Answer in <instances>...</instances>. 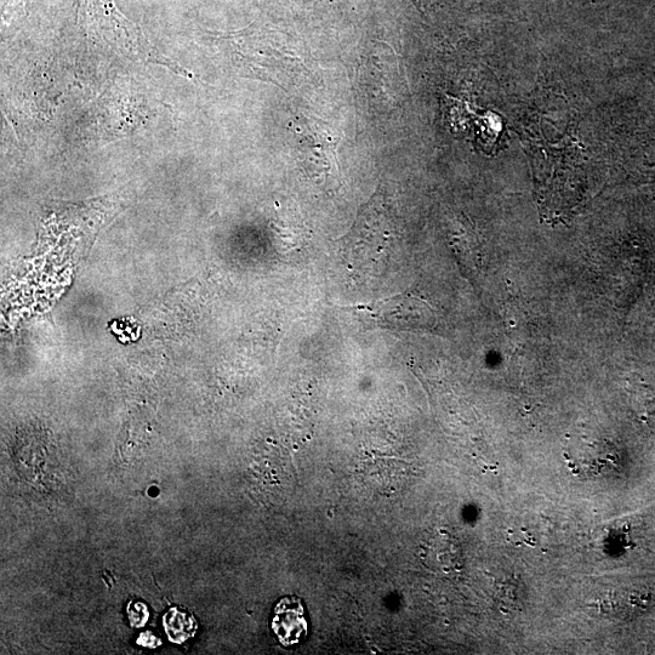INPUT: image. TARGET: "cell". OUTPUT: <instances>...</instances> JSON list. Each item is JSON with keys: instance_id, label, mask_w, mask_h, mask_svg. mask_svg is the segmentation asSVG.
<instances>
[{"instance_id": "obj_1", "label": "cell", "mask_w": 655, "mask_h": 655, "mask_svg": "<svg viewBox=\"0 0 655 655\" xmlns=\"http://www.w3.org/2000/svg\"><path fill=\"white\" fill-rule=\"evenodd\" d=\"M374 213H364L344 244L345 264L351 271L375 273L389 261L393 233L385 222L375 221Z\"/></svg>"}, {"instance_id": "obj_2", "label": "cell", "mask_w": 655, "mask_h": 655, "mask_svg": "<svg viewBox=\"0 0 655 655\" xmlns=\"http://www.w3.org/2000/svg\"><path fill=\"white\" fill-rule=\"evenodd\" d=\"M356 309V307H355ZM368 320L380 327L406 332H427L436 327V315L425 300L414 295L402 294L377 301L372 305L358 306Z\"/></svg>"}, {"instance_id": "obj_3", "label": "cell", "mask_w": 655, "mask_h": 655, "mask_svg": "<svg viewBox=\"0 0 655 655\" xmlns=\"http://www.w3.org/2000/svg\"><path fill=\"white\" fill-rule=\"evenodd\" d=\"M272 629L283 646H293L307 635V620L303 603L298 598L286 597L278 602Z\"/></svg>"}, {"instance_id": "obj_4", "label": "cell", "mask_w": 655, "mask_h": 655, "mask_svg": "<svg viewBox=\"0 0 655 655\" xmlns=\"http://www.w3.org/2000/svg\"><path fill=\"white\" fill-rule=\"evenodd\" d=\"M163 625L169 640L174 643H184L196 635L198 624L192 614L172 608L164 615Z\"/></svg>"}, {"instance_id": "obj_5", "label": "cell", "mask_w": 655, "mask_h": 655, "mask_svg": "<svg viewBox=\"0 0 655 655\" xmlns=\"http://www.w3.org/2000/svg\"><path fill=\"white\" fill-rule=\"evenodd\" d=\"M128 617L131 626H134V628H144L148 619H150V612H148L145 603L130 602L128 606Z\"/></svg>"}, {"instance_id": "obj_6", "label": "cell", "mask_w": 655, "mask_h": 655, "mask_svg": "<svg viewBox=\"0 0 655 655\" xmlns=\"http://www.w3.org/2000/svg\"><path fill=\"white\" fill-rule=\"evenodd\" d=\"M138 645L146 648H157L162 645V641L153 635L152 632L146 631L142 632L139 636Z\"/></svg>"}, {"instance_id": "obj_7", "label": "cell", "mask_w": 655, "mask_h": 655, "mask_svg": "<svg viewBox=\"0 0 655 655\" xmlns=\"http://www.w3.org/2000/svg\"><path fill=\"white\" fill-rule=\"evenodd\" d=\"M150 494L152 495V497H156V495L158 494V489L157 488L150 489Z\"/></svg>"}]
</instances>
